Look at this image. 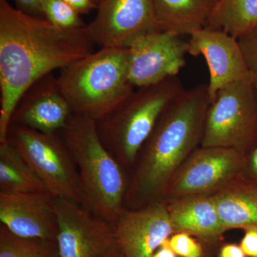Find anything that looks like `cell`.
<instances>
[{
    "mask_svg": "<svg viewBox=\"0 0 257 257\" xmlns=\"http://www.w3.org/2000/svg\"><path fill=\"white\" fill-rule=\"evenodd\" d=\"M84 28H60L0 0V144L7 143L15 107L29 87L94 52Z\"/></svg>",
    "mask_w": 257,
    "mask_h": 257,
    "instance_id": "1",
    "label": "cell"
},
{
    "mask_svg": "<svg viewBox=\"0 0 257 257\" xmlns=\"http://www.w3.org/2000/svg\"><path fill=\"white\" fill-rule=\"evenodd\" d=\"M209 104L207 84H201L184 89L167 106L130 173L125 209H140L164 202L172 177L200 147Z\"/></svg>",
    "mask_w": 257,
    "mask_h": 257,
    "instance_id": "2",
    "label": "cell"
},
{
    "mask_svg": "<svg viewBox=\"0 0 257 257\" xmlns=\"http://www.w3.org/2000/svg\"><path fill=\"white\" fill-rule=\"evenodd\" d=\"M60 133L78 170L82 205L114 224L124 208L127 172L101 142L95 120L72 114Z\"/></svg>",
    "mask_w": 257,
    "mask_h": 257,
    "instance_id": "3",
    "label": "cell"
},
{
    "mask_svg": "<svg viewBox=\"0 0 257 257\" xmlns=\"http://www.w3.org/2000/svg\"><path fill=\"white\" fill-rule=\"evenodd\" d=\"M128 48L101 47L60 69L61 92L72 114L98 121L133 94L128 77Z\"/></svg>",
    "mask_w": 257,
    "mask_h": 257,
    "instance_id": "4",
    "label": "cell"
},
{
    "mask_svg": "<svg viewBox=\"0 0 257 257\" xmlns=\"http://www.w3.org/2000/svg\"><path fill=\"white\" fill-rule=\"evenodd\" d=\"M184 89L177 77L138 88L116 109L96 121L101 142L126 172L133 171L161 115Z\"/></svg>",
    "mask_w": 257,
    "mask_h": 257,
    "instance_id": "5",
    "label": "cell"
},
{
    "mask_svg": "<svg viewBox=\"0 0 257 257\" xmlns=\"http://www.w3.org/2000/svg\"><path fill=\"white\" fill-rule=\"evenodd\" d=\"M257 141V95L249 81L218 91L206 114L201 147L232 149L244 156Z\"/></svg>",
    "mask_w": 257,
    "mask_h": 257,
    "instance_id": "6",
    "label": "cell"
},
{
    "mask_svg": "<svg viewBox=\"0 0 257 257\" xmlns=\"http://www.w3.org/2000/svg\"><path fill=\"white\" fill-rule=\"evenodd\" d=\"M7 142L23 155L54 197L82 204L78 170L60 133L45 134L11 123Z\"/></svg>",
    "mask_w": 257,
    "mask_h": 257,
    "instance_id": "7",
    "label": "cell"
},
{
    "mask_svg": "<svg viewBox=\"0 0 257 257\" xmlns=\"http://www.w3.org/2000/svg\"><path fill=\"white\" fill-rule=\"evenodd\" d=\"M243 156L232 149L199 147L191 154L172 177L164 202L213 194L243 178Z\"/></svg>",
    "mask_w": 257,
    "mask_h": 257,
    "instance_id": "8",
    "label": "cell"
},
{
    "mask_svg": "<svg viewBox=\"0 0 257 257\" xmlns=\"http://www.w3.org/2000/svg\"><path fill=\"white\" fill-rule=\"evenodd\" d=\"M60 257H105L117 248L114 226L82 204L53 197Z\"/></svg>",
    "mask_w": 257,
    "mask_h": 257,
    "instance_id": "9",
    "label": "cell"
},
{
    "mask_svg": "<svg viewBox=\"0 0 257 257\" xmlns=\"http://www.w3.org/2000/svg\"><path fill=\"white\" fill-rule=\"evenodd\" d=\"M172 31L154 30L138 35L128 45V77L140 88L177 77L186 64L187 42Z\"/></svg>",
    "mask_w": 257,
    "mask_h": 257,
    "instance_id": "10",
    "label": "cell"
},
{
    "mask_svg": "<svg viewBox=\"0 0 257 257\" xmlns=\"http://www.w3.org/2000/svg\"><path fill=\"white\" fill-rule=\"evenodd\" d=\"M96 10V18L84 30L101 48H126L138 35L157 29L153 0H102Z\"/></svg>",
    "mask_w": 257,
    "mask_h": 257,
    "instance_id": "11",
    "label": "cell"
},
{
    "mask_svg": "<svg viewBox=\"0 0 257 257\" xmlns=\"http://www.w3.org/2000/svg\"><path fill=\"white\" fill-rule=\"evenodd\" d=\"M187 53L202 55L207 62L210 101L226 86L239 81L251 82L239 41L222 30L207 26L193 32L187 41Z\"/></svg>",
    "mask_w": 257,
    "mask_h": 257,
    "instance_id": "12",
    "label": "cell"
},
{
    "mask_svg": "<svg viewBox=\"0 0 257 257\" xmlns=\"http://www.w3.org/2000/svg\"><path fill=\"white\" fill-rule=\"evenodd\" d=\"M113 226L116 245L125 257H152L175 233L165 202L140 209L124 208Z\"/></svg>",
    "mask_w": 257,
    "mask_h": 257,
    "instance_id": "13",
    "label": "cell"
},
{
    "mask_svg": "<svg viewBox=\"0 0 257 257\" xmlns=\"http://www.w3.org/2000/svg\"><path fill=\"white\" fill-rule=\"evenodd\" d=\"M72 114L53 72L25 91L15 107L11 123L42 133L55 134L66 126Z\"/></svg>",
    "mask_w": 257,
    "mask_h": 257,
    "instance_id": "14",
    "label": "cell"
},
{
    "mask_svg": "<svg viewBox=\"0 0 257 257\" xmlns=\"http://www.w3.org/2000/svg\"><path fill=\"white\" fill-rule=\"evenodd\" d=\"M51 194L0 192V221L13 234L25 239L57 243L58 225Z\"/></svg>",
    "mask_w": 257,
    "mask_h": 257,
    "instance_id": "15",
    "label": "cell"
},
{
    "mask_svg": "<svg viewBox=\"0 0 257 257\" xmlns=\"http://www.w3.org/2000/svg\"><path fill=\"white\" fill-rule=\"evenodd\" d=\"M174 232H185L199 240L205 256L213 257L226 232L210 196H188L165 202Z\"/></svg>",
    "mask_w": 257,
    "mask_h": 257,
    "instance_id": "16",
    "label": "cell"
},
{
    "mask_svg": "<svg viewBox=\"0 0 257 257\" xmlns=\"http://www.w3.org/2000/svg\"><path fill=\"white\" fill-rule=\"evenodd\" d=\"M225 231L257 227V184L241 178L209 194Z\"/></svg>",
    "mask_w": 257,
    "mask_h": 257,
    "instance_id": "17",
    "label": "cell"
},
{
    "mask_svg": "<svg viewBox=\"0 0 257 257\" xmlns=\"http://www.w3.org/2000/svg\"><path fill=\"white\" fill-rule=\"evenodd\" d=\"M157 29L190 35L207 26L218 0H153Z\"/></svg>",
    "mask_w": 257,
    "mask_h": 257,
    "instance_id": "18",
    "label": "cell"
},
{
    "mask_svg": "<svg viewBox=\"0 0 257 257\" xmlns=\"http://www.w3.org/2000/svg\"><path fill=\"white\" fill-rule=\"evenodd\" d=\"M0 192L51 194L23 155L8 142L0 144Z\"/></svg>",
    "mask_w": 257,
    "mask_h": 257,
    "instance_id": "19",
    "label": "cell"
},
{
    "mask_svg": "<svg viewBox=\"0 0 257 257\" xmlns=\"http://www.w3.org/2000/svg\"><path fill=\"white\" fill-rule=\"evenodd\" d=\"M207 26L238 40L257 28V0H218Z\"/></svg>",
    "mask_w": 257,
    "mask_h": 257,
    "instance_id": "20",
    "label": "cell"
},
{
    "mask_svg": "<svg viewBox=\"0 0 257 257\" xmlns=\"http://www.w3.org/2000/svg\"><path fill=\"white\" fill-rule=\"evenodd\" d=\"M0 257H60L57 243L25 239L0 224Z\"/></svg>",
    "mask_w": 257,
    "mask_h": 257,
    "instance_id": "21",
    "label": "cell"
},
{
    "mask_svg": "<svg viewBox=\"0 0 257 257\" xmlns=\"http://www.w3.org/2000/svg\"><path fill=\"white\" fill-rule=\"evenodd\" d=\"M42 15L55 26L65 30H77L85 26L80 14L63 0H41Z\"/></svg>",
    "mask_w": 257,
    "mask_h": 257,
    "instance_id": "22",
    "label": "cell"
},
{
    "mask_svg": "<svg viewBox=\"0 0 257 257\" xmlns=\"http://www.w3.org/2000/svg\"><path fill=\"white\" fill-rule=\"evenodd\" d=\"M170 245L176 254L181 257L205 256L200 241L187 233H174L170 236Z\"/></svg>",
    "mask_w": 257,
    "mask_h": 257,
    "instance_id": "23",
    "label": "cell"
},
{
    "mask_svg": "<svg viewBox=\"0 0 257 257\" xmlns=\"http://www.w3.org/2000/svg\"><path fill=\"white\" fill-rule=\"evenodd\" d=\"M238 41L247 66L250 81L257 95V28L240 37Z\"/></svg>",
    "mask_w": 257,
    "mask_h": 257,
    "instance_id": "24",
    "label": "cell"
},
{
    "mask_svg": "<svg viewBox=\"0 0 257 257\" xmlns=\"http://www.w3.org/2000/svg\"><path fill=\"white\" fill-rule=\"evenodd\" d=\"M242 177L257 184V141L243 156Z\"/></svg>",
    "mask_w": 257,
    "mask_h": 257,
    "instance_id": "25",
    "label": "cell"
},
{
    "mask_svg": "<svg viewBox=\"0 0 257 257\" xmlns=\"http://www.w3.org/2000/svg\"><path fill=\"white\" fill-rule=\"evenodd\" d=\"M244 230L240 246L247 257H257V227L251 226Z\"/></svg>",
    "mask_w": 257,
    "mask_h": 257,
    "instance_id": "26",
    "label": "cell"
},
{
    "mask_svg": "<svg viewBox=\"0 0 257 257\" xmlns=\"http://www.w3.org/2000/svg\"><path fill=\"white\" fill-rule=\"evenodd\" d=\"M18 9L32 16L42 15L40 2L41 0H14Z\"/></svg>",
    "mask_w": 257,
    "mask_h": 257,
    "instance_id": "27",
    "label": "cell"
},
{
    "mask_svg": "<svg viewBox=\"0 0 257 257\" xmlns=\"http://www.w3.org/2000/svg\"><path fill=\"white\" fill-rule=\"evenodd\" d=\"M71 8L80 15L89 14L94 9H97L98 4L94 0H63Z\"/></svg>",
    "mask_w": 257,
    "mask_h": 257,
    "instance_id": "28",
    "label": "cell"
},
{
    "mask_svg": "<svg viewBox=\"0 0 257 257\" xmlns=\"http://www.w3.org/2000/svg\"><path fill=\"white\" fill-rule=\"evenodd\" d=\"M217 255L218 257H247L240 245L236 243L221 245Z\"/></svg>",
    "mask_w": 257,
    "mask_h": 257,
    "instance_id": "29",
    "label": "cell"
},
{
    "mask_svg": "<svg viewBox=\"0 0 257 257\" xmlns=\"http://www.w3.org/2000/svg\"><path fill=\"white\" fill-rule=\"evenodd\" d=\"M152 257H177L175 251L170 247V238L162 243Z\"/></svg>",
    "mask_w": 257,
    "mask_h": 257,
    "instance_id": "30",
    "label": "cell"
},
{
    "mask_svg": "<svg viewBox=\"0 0 257 257\" xmlns=\"http://www.w3.org/2000/svg\"><path fill=\"white\" fill-rule=\"evenodd\" d=\"M105 257H125L123 253L120 251L119 248H115L111 252L109 253V254L106 255Z\"/></svg>",
    "mask_w": 257,
    "mask_h": 257,
    "instance_id": "31",
    "label": "cell"
},
{
    "mask_svg": "<svg viewBox=\"0 0 257 257\" xmlns=\"http://www.w3.org/2000/svg\"><path fill=\"white\" fill-rule=\"evenodd\" d=\"M94 1H95L97 4H99V3H100L101 1H102V0H94Z\"/></svg>",
    "mask_w": 257,
    "mask_h": 257,
    "instance_id": "32",
    "label": "cell"
}]
</instances>
